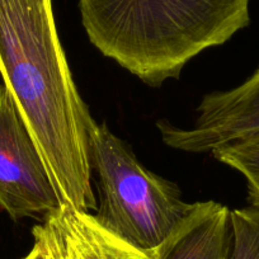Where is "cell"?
Listing matches in <instances>:
<instances>
[{
  "label": "cell",
  "mask_w": 259,
  "mask_h": 259,
  "mask_svg": "<svg viewBox=\"0 0 259 259\" xmlns=\"http://www.w3.org/2000/svg\"><path fill=\"white\" fill-rule=\"evenodd\" d=\"M189 128L165 119L156 126L166 146L186 153H211L259 131V69L241 85L203 97Z\"/></svg>",
  "instance_id": "cell-5"
},
{
  "label": "cell",
  "mask_w": 259,
  "mask_h": 259,
  "mask_svg": "<svg viewBox=\"0 0 259 259\" xmlns=\"http://www.w3.org/2000/svg\"><path fill=\"white\" fill-rule=\"evenodd\" d=\"M52 259H154V250H143L112 234L96 216L62 203L33 226Z\"/></svg>",
  "instance_id": "cell-6"
},
{
  "label": "cell",
  "mask_w": 259,
  "mask_h": 259,
  "mask_svg": "<svg viewBox=\"0 0 259 259\" xmlns=\"http://www.w3.org/2000/svg\"><path fill=\"white\" fill-rule=\"evenodd\" d=\"M213 158L243 174L248 186V201L259 208V131L225 144L211 151Z\"/></svg>",
  "instance_id": "cell-8"
},
{
  "label": "cell",
  "mask_w": 259,
  "mask_h": 259,
  "mask_svg": "<svg viewBox=\"0 0 259 259\" xmlns=\"http://www.w3.org/2000/svg\"><path fill=\"white\" fill-rule=\"evenodd\" d=\"M62 200L38 146L4 84L0 85V210L13 221L55 212Z\"/></svg>",
  "instance_id": "cell-4"
},
{
  "label": "cell",
  "mask_w": 259,
  "mask_h": 259,
  "mask_svg": "<svg viewBox=\"0 0 259 259\" xmlns=\"http://www.w3.org/2000/svg\"><path fill=\"white\" fill-rule=\"evenodd\" d=\"M231 210L205 201L194 202L181 225L154 249V259H231Z\"/></svg>",
  "instance_id": "cell-7"
},
{
  "label": "cell",
  "mask_w": 259,
  "mask_h": 259,
  "mask_svg": "<svg viewBox=\"0 0 259 259\" xmlns=\"http://www.w3.org/2000/svg\"><path fill=\"white\" fill-rule=\"evenodd\" d=\"M88 154L98 177L99 207L94 216L131 245L154 250L193 208L176 183L148 170L106 123L94 122L89 130Z\"/></svg>",
  "instance_id": "cell-3"
},
{
  "label": "cell",
  "mask_w": 259,
  "mask_h": 259,
  "mask_svg": "<svg viewBox=\"0 0 259 259\" xmlns=\"http://www.w3.org/2000/svg\"><path fill=\"white\" fill-rule=\"evenodd\" d=\"M0 75L62 202L97 210L88 154L96 121L73 80L52 0H0Z\"/></svg>",
  "instance_id": "cell-1"
},
{
  "label": "cell",
  "mask_w": 259,
  "mask_h": 259,
  "mask_svg": "<svg viewBox=\"0 0 259 259\" xmlns=\"http://www.w3.org/2000/svg\"><path fill=\"white\" fill-rule=\"evenodd\" d=\"M231 259H259V208L231 210Z\"/></svg>",
  "instance_id": "cell-9"
},
{
  "label": "cell",
  "mask_w": 259,
  "mask_h": 259,
  "mask_svg": "<svg viewBox=\"0 0 259 259\" xmlns=\"http://www.w3.org/2000/svg\"><path fill=\"white\" fill-rule=\"evenodd\" d=\"M250 0H79L89 41L151 87L250 22Z\"/></svg>",
  "instance_id": "cell-2"
},
{
  "label": "cell",
  "mask_w": 259,
  "mask_h": 259,
  "mask_svg": "<svg viewBox=\"0 0 259 259\" xmlns=\"http://www.w3.org/2000/svg\"><path fill=\"white\" fill-rule=\"evenodd\" d=\"M33 248L31 249V251L23 259H52L51 254H50L49 249L46 248L44 241L38 236H33Z\"/></svg>",
  "instance_id": "cell-10"
}]
</instances>
